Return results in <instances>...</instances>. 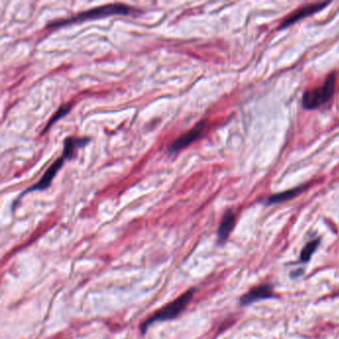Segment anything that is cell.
I'll return each mask as SVG.
<instances>
[{"instance_id":"cell-6","label":"cell","mask_w":339,"mask_h":339,"mask_svg":"<svg viewBox=\"0 0 339 339\" xmlns=\"http://www.w3.org/2000/svg\"><path fill=\"white\" fill-rule=\"evenodd\" d=\"M329 2H319V3H315V4H311L305 7H303L301 9H298L297 11H295L293 14H291L285 21H282V23L280 24V29H284L287 28L293 24H295L296 22L308 17L320 10H322L324 7H326L327 5H329Z\"/></svg>"},{"instance_id":"cell-12","label":"cell","mask_w":339,"mask_h":339,"mask_svg":"<svg viewBox=\"0 0 339 339\" xmlns=\"http://www.w3.org/2000/svg\"><path fill=\"white\" fill-rule=\"evenodd\" d=\"M319 242H320L319 239L312 240V241H310L309 243H307L304 247V249L302 251V254H301V262L302 263H306V262H308L310 260L312 254L317 249V247L319 245Z\"/></svg>"},{"instance_id":"cell-1","label":"cell","mask_w":339,"mask_h":339,"mask_svg":"<svg viewBox=\"0 0 339 339\" xmlns=\"http://www.w3.org/2000/svg\"><path fill=\"white\" fill-rule=\"evenodd\" d=\"M134 11L133 7L126 5L124 3H112L102 5L98 7H94L92 9L80 12L74 16H71L66 19H58L47 23L46 27L48 29H57L61 27H65L72 24H77L83 21L89 20H97L101 18L109 17L112 15H130Z\"/></svg>"},{"instance_id":"cell-7","label":"cell","mask_w":339,"mask_h":339,"mask_svg":"<svg viewBox=\"0 0 339 339\" xmlns=\"http://www.w3.org/2000/svg\"><path fill=\"white\" fill-rule=\"evenodd\" d=\"M273 297L274 295L272 292V287L270 285H263L252 289L249 293L244 295L240 300V305L243 306H247L256 302L268 300Z\"/></svg>"},{"instance_id":"cell-8","label":"cell","mask_w":339,"mask_h":339,"mask_svg":"<svg viewBox=\"0 0 339 339\" xmlns=\"http://www.w3.org/2000/svg\"><path fill=\"white\" fill-rule=\"evenodd\" d=\"M236 222V216L235 214L229 210L226 212L221 220V223L219 225V228L217 231V243L219 245H224L226 241L228 240L231 232L234 229Z\"/></svg>"},{"instance_id":"cell-11","label":"cell","mask_w":339,"mask_h":339,"mask_svg":"<svg viewBox=\"0 0 339 339\" xmlns=\"http://www.w3.org/2000/svg\"><path fill=\"white\" fill-rule=\"evenodd\" d=\"M72 105H73L72 102L63 103L57 110H56V111H55V114L52 116V118L50 119V121H49L48 124L46 125L44 131L42 132V135H44V134H45V133H46V132H47L56 122H58L60 119H62V118H64L65 116H67V115L69 114V112H70L71 108H72Z\"/></svg>"},{"instance_id":"cell-10","label":"cell","mask_w":339,"mask_h":339,"mask_svg":"<svg viewBox=\"0 0 339 339\" xmlns=\"http://www.w3.org/2000/svg\"><path fill=\"white\" fill-rule=\"evenodd\" d=\"M305 188H306V185H302V186H299V187H296V188H293V189H290V190H287L284 192L272 194L266 199V203L267 204H277V203H281V202H286L288 200L295 198L299 194H301L303 191H305Z\"/></svg>"},{"instance_id":"cell-4","label":"cell","mask_w":339,"mask_h":339,"mask_svg":"<svg viewBox=\"0 0 339 339\" xmlns=\"http://www.w3.org/2000/svg\"><path fill=\"white\" fill-rule=\"evenodd\" d=\"M67 156L64 155L62 153V155L60 157H58L57 159H56L49 167L47 170L45 171V173L43 174V176L41 177V179L36 182L34 185L28 187L26 190H24L13 202L12 204V211L15 210V208L17 207V205L19 204L20 200L22 199L23 196H25L26 194L30 193V192H34V191H43V190H46L47 188H49L51 186V183L53 181V179L55 178L56 174H57L59 172L60 169L62 168L63 164L65 163V161L67 160Z\"/></svg>"},{"instance_id":"cell-9","label":"cell","mask_w":339,"mask_h":339,"mask_svg":"<svg viewBox=\"0 0 339 339\" xmlns=\"http://www.w3.org/2000/svg\"><path fill=\"white\" fill-rule=\"evenodd\" d=\"M91 140L89 136H68L64 140L63 154L68 159H74L77 156L78 149L86 146Z\"/></svg>"},{"instance_id":"cell-2","label":"cell","mask_w":339,"mask_h":339,"mask_svg":"<svg viewBox=\"0 0 339 339\" xmlns=\"http://www.w3.org/2000/svg\"><path fill=\"white\" fill-rule=\"evenodd\" d=\"M196 293V289L192 288L189 289L187 292L179 296L176 300L172 301L171 303L167 304L159 310L155 311L151 316L141 322L139 329L142 335L146 333L148 328L156 322H163L168 320H173L178 317L187 307L189 303L192 301L194 295Z\"/></svg>"},{"instance_id":"cell-3","label":"cell","mask_w":339,"mask_h":339,"mask_svg":"<svg viewBox=\"0 0 339 339\" xmlns=\"http://www.w3.org/2000/svg\"><path fill=\"white\" fill-rule=\"evenodd\" d=\"M335 83L336 74L331 73L327 76L322 86L306 90L303 96V106L305 109L311 110L326 103L334 94Z\"/></svg>"},{"instance_id":"cell-5","label":"cell","mask_w":339,"mask_h":339,"mask_svg":"<svg viewBox=\"0 0 339 339\" xmlns=\"http://www.w3.org/2000/svg\"><path fill=\"white\" fill-rule=\"evenodd\" d=\"M206 125H207V122L205 120L201 121V122L197 123L187 133L180 136L177 139H175L170 145L168 146V148H167L168 154L174 155V154L178 153L179 151H181L182 149L189 146L195 140H197L200 137V136L202 135V133L204 132V130L206 129Z\"/></svg>"}]
</instances>
